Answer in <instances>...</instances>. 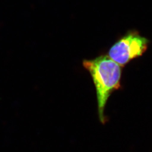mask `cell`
Instances as JSON below:
<instances>
[{
	"label": "cell",
	"instance_id": "2",
	"mask_svg": "<svg viewBox=\"0 0 152 152\" xmlns=\"http://www.w3.org/2000/svg\"><path fill=\"white\" fill-rule=\"evenodd\" d=\"M149 40L136 30H130L109 49V57L122 67L144 54Z\"/></svg>",
	"mask_w": 152,
	"mask_h": 152
},
{
	"label": "cell",
	"instance_id": "1",
	"mask_svg": "<svg viewBox=\"0 0 152 152\" xmlns=\"http://www.w3.org/2000/svg\"><path fill=\"white\" fill-rule=\"evenodd\" d=\"M82 64L92 77L96 92L99 118L104 124L107 121L104 114L106 104L112 92L121 87L122 67L108 55L85 59Z\"/></svg>",
	"mask_w": 152,
	"mask_h": 152
}]
</instances>
